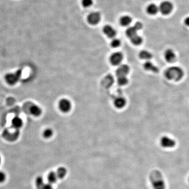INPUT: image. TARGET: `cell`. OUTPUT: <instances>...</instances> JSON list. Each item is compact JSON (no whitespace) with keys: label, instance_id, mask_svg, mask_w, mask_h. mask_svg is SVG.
Masks as SVG:
<instances>
[{"label":"cell","instance_id":"obj_23","mask_svg":"<svg viewBox=\"0 0 189 189\" xmlns=\"http://www.w3.org/2000/svg\"><path fill=\"white\" fill-rule=\"evenodd\" d=\"M58 178L56 173H54V172H50L48 176H47V179H48L49 183H51V184L55 183L57 181Z\"/></svg>","mask_w":189,"mask_h":189},{"label":"cell","instance_id":"obj_2","mask_svg":"<svg viewBox=\"0 0 189 189\" xmlns=\"http://www.w3.org/2000/svg\"><path fill=\"white\" fill-rule=\"evenodd\" d=\"M184 71L179 66H171L167 68L164 73V76L170 81L178 82L183 78Z\"/></svg>","mask_w":189,"mask_h":189},{"label":"cell","instance_id":"obj_14","mask_svg":"<svg viewBox=\"0 0 189 189\" xmlns=\"http://www.w3.org/2000/svg\"><path fill=\"white\" fill-rule=\"evenodd\" d=\"M144 69L147 71L152 72L153 73H158L159 71L158 67L154 65L149 61H146L143 64Z\"/></svg>","mask_w":189,"mask_h":189},{"label":"cell","instance_id":"obj_6","mask_svg":"<svg viewBox=\"0 0 189 189\" xmlns=\"http://www.w3.org/2000/svg\"><path fill=\"white\" fill-rule=\"evenodd\" d=\"M87 21L90 25L96 26L100 23L101 20V14L99 11H92L87 15Z\"/></svg>","mask_w":189,"mask_h":189},{"label":"cell","instance_id":"obj_30","mask_svg":"<svg viewBox=\"0 0 189 189\" xmlns=\"http://www.w3.org/2000/svg\"><path fill=\"white\" fill-rule=\"evenodd\" d=\"M184 24L187 26H189V16L187 17L184 19Z\"/></svg>","mask_w":189,"mask_h":189},{"label":"cell","instance_id":"obj_8","mask_svg":"<svg viewBox=\"0 0 189 189\" xmlns=\"http://www.w3.org/2000/svg\"><path fill=\"white\" fill-rule=\"evenodd\" d=\"M159 11L163 15H168L171 13L174 8L173 4L169 1H164L160 4L158 7Z\"/></svg>","mask_w":189,"mask_h":189},{"label":"cell","instance_id":"obj_27","mask_svg":"<svg viewBox=\"0 0 189 189\" xmlns=\"http://www.w3.org/2000/svg\"><path fill=\"white\" fill-rule=\"evenodd\" d=\"M53 135V131L49 128L46 129L43 132V136L44 138L46 139L51 138Z\"/></svg>","mask_w":189,"mask_h":189},{"label":"cell","instance_id":"obj_22","mask_svg":"<svg viewBox=\"0 0 189 189\" xmlns=\"http://www.w3.org/2000/svg\"><path fill=\"white\" fill-rule=\"evenodd\" d=\"M45 183L44 179L41 176H38L36 179V186L37 189H42Z\"/></svg>","mask_w":189,"mask_h":189},{"label":"cell","instance_id":"obj_24","mask_svg":"<svg viewBox=\"0 0 189 189\" xmlns=\"http://www.w3.org/2000/svg\"><path fill=\"white\" fill-rule=\"evenodd\" d=\"M67 174L66 169L64 167H60L57 170L56 173L57 176L59 179H62L66 176Z\"/></svg>","mask_w":189,"mask_h":189},{"label":"cell","instance_id":"obj_9","mask_svg":"<svg viewBox=\"0 0 189 189\" xmlns=\"http://www.w3.org/2000/svg\"><path fill=\"white\" fill-rule=\"evenodd\" d=\"M58 107L59 110L62 113L69 112L72 108L71 102L66 98L61 99L58 102Z\"/></svg>","mask_w":189,"mask_h":189},{"label":"cell","instance_id":"obj_3","mask_svg":"<svg viewBox=\"0 0 189 189\" xmlns=\"http://www.w3.org/2000/svg\"><path fill=\"white\" fill-rule=\"evenodd\" d=\"M23 73L22 69L18 70L15 72L7 74L5 75V80L8 84L14 85L19 82Z\"/></svg>","mask_w":189,"mask_h":189},{"label":"cell","instance_id":"obj_10","mask_svg":"<svg viewBox=\"0 0 189 189\" xmlns=\"http://www.w3.org/2000/svg\"><path fill=\"white\" fill-rule=\"evenodd\" d=\"M102 32L109 38L112 39L116 37L117 31L114 27L110 25H106L102 28Z\"/></svg>","mask_w":189,"mask_h":189},{"label":"cell","instance_id":"obj_13","mask_svg":"<svg viewBox=\"0 0 189 189\" xmlns=\"http://www.w3.org/2000/svg\"><path fill=\"white\" fill-rule=\"evenodd\" d=\"M115 107L118 109H121L125 107L127 104V100L124 97H119L115 98L114 102Z\"/></svg>","mask_w":189,"mask_h":189},{"label":"cell","instance_id":"obj_7","mask_svg":"<svg viewBox=\"0 0 189 189\" xmlns=\"http://www.w3.org/2000/svg\"><path fill=\"white\" fill-rule=\"evenodd\" d=\"M123 59V54L120 52H115L110 57L109 61L112 65L118 66L121 64Z\"/></svg>","mask_w":189,"mask_h":189},{"label":"cell","instance_id":"obj_11","mask_svg":"<svg viewBox=\"0 0 189 189\" xmlns=\"http://www.w3.org/2000/svg\"><path fill=\"white\" fill-rule=\"evenodd\" d=\"M130 71L129 66L127 64H121L118 66L116 71V74L117 77L127 76L128 74Z\"/></svg>","mask_w":189,"mask_h":189},{"label":"cell","instance_id":"obj_29","mask_svg":"<svg viewBox=\"0 0 189 189\" xmlns=\"http://www.w3.org/2000/svg\"><path fill=\"white\" fill-rule=\"evenodd\" d=\"M42 189H53V186L51 183H48L44 184Z\"/></svg>","mask_w":189,"mask_h":189},{"label":"cell","instance_id":"obj_17","mask_svg":"<svg viewBox=\"0 0 189 189\" xmlns=\"http://www.w3.org/2000/svg\"><path fill=\"white\" fill-rule=\"evenodd\" d=\"M11 124L12 127L16 129H19L22 127L23 125V121L22 119L18 116H16L11 120Z\"/></svg>","mask_w":189,"mask_h":189},{"label":"cell","instance_id":"obj_20","mask_svg":"<svg viewBox=\"0 0 189 189\" xmlns=\"http://www.w3.org/2000/svg\"><path fill=\"white\" fill-rule=\"evenodd\" d=\"M130 41L131 43L133 44V45H135V46H139L142 44L143 42V39L141 37V36L138 35L136 36V37H134L132 38L131 39Z\"/></svg>","mask_w":189,"mask_h":189},{"label":"cell","instance_id":"obj_25","mask_svg":"<svg viewBox=\"0 0 189 189\" xmlns=\"http://www.w3.org/2000/svg\"><path fill=\"white\" fill-rule=\"evenodd\" d=\"M121 44V41L120 39L114 38L112 39L110 42V46L114 48H117L120 47Z\"/></svg>","mask_w":189,"mask_h":189},{"label":"cell","instance_id":"obj_21","mask_svg":"<svg viewBox=\"0 0 189 189\" xmlns=\"http://www.w3.org/2000/svg\"><path fill=\"white\" fill-rule=\"evenodd\" d=\"M118 84L120 86H124L128 83V79L127 76L118 77L117 79Z\"/></svg>","mask_w":189,"mask_h":189},{"label":"cell","instance_id":"obj_15","mask_svg":"<svg viewBox=\"0 0 189 189\" xmlns=\"http://www.w3.org/2000/svg\"><path fill=\"white\" fill-rule=\"evenodd\" d=\"M132 22V19L130 16L124 15L122 16L119 19V23L120 26L123 27H127L130 25Z\"/></svg>","mask_w":189,"mask_h":189},{"label":"cell","instance_id":"obj_28","mask_svg":"<svg viewBox=\"0 0 189 189\" xmlns=\"http://www.w3.org/2000/svg\"><path fill=\"white\" fill-rule=\"evenodd\" d=\"M6 174L4 172L0 171V183L4 182L6 179Z\"/></svg>","mask_w":189,"mask_h":189},{"label":"cell","instance_id":"obj_16","mask_svg":"<svg viewBox=\"0 0 189 189\" xmlns=\"http://www.w3.org/2000/svg\"><path fill=\"white\" fill-rule=\"evenodd\" d=\"M29 112L32 116L38 117L41 116L42 113V110L39 105H32L29 108Z\"/></svg>","mask_w":189,"mask_h":189},{"label":"cell","instance_id":"obj_12","mask_svg":"<svg viewBox=\"0 0 189 189\" xmlns=\"http://www.w3.org/2000/svg\"><path fill=\"white\" fill-rule=\"evenodd\" d=\"M165 59L168 63H172L176 61V55L175 53L171 49H168L164 52Z\"/></svg>","mask_w":189,"mask_h":189},{"label":"cell","instance_id":"obj_18","mask_svg":"<svg viewBox=\"0 0 189 189\" xmlns=\"http://www.w3.org/2000/svg\"><path fill=\"white\" fill-rule=\"evenodd\" d=\"M159 8L156 5L154 4H150L147 7L146 11L150 15H155L158 13Z\"/></svg>","mask_w":189,"mask_h":189},{"label":"cell","instance_id":"obj_26","mask_svg":"<svg viewBox=\"0 0 189 189\" xmlns=\"http://www.w3.org/2000/svg\"><path fill=\"white\" fill-rule=\"evenodd\" d=\"M81 4L83 8H89L91 7L93 4V0H82Z\"/></svg>","mask_w":189,"mask_h":189},{"label":"cell","instance_id":"obj_1","mask_svg":"<svg viewBox=\"0 0 189 189\" xmlns=\"http://www.w3.org/2000/svg\"><path fill=\"white\" fill-rule=\"evenodd\" d=\"M152 189H166V184L161 172L154 170L149 176Z\"/></svg>","mask_w":189,"mask_h":189},{"label":"cell","instance_id":"obj_5","mask_svg":"<svg viewBox=\"0 0 189 189\" xmlns=\"http://www.w3.org/2000/svg\"><path fill=\"white\" fill-rule=\"evenodd\" d=\"M159 144L162 148L171 149L176 146V142L173 138L167 136H163L159 139Z\"/></svg>","mask_w":189,"mask_h":189},{"label":"cell","instance_id":"obj_4","mask_svg":"<svg viewBox=\"0 0 189 189\" xmlns=\"http://www.w3.org/2000/svg\"><path fill=\"white\" fill-rule=\"evenodd\" d=\"M143 28V24L140 22H136L134 26L128 27L126 30V35L130 40L138 35V32Z\"/></svg>","mask_w":189,"mask_h":189},{"label":"cell","instance_id":"obj_31","mask_svg":"<svg viewBox=\"0 0 189 189\" xmlns=\"http://www.w3.org/2000/svg\"><path fill=\"white\" fill-rule=\"evenodd\" d=\"M187 181H188V183L189 184V175L188 177Z\"/></svg>","mask_w":189,"mask_h":189},{"label":"cell","instance_id":"obj_32","mask_svg":"<svg viewBox=\"0 0 189 189\" xmlns=\"http://www.w3.org/2000/svg\"><path fill=\"white\" fill-rule=\"evenodd\" d=\"M1 161H2V160H1V156H0V164H1Z\"/></svg>","mask_w":189,"mask_h":189},{"label":"cell","instance_id":"obj_19","mask_svg":"<svg viewBox=\"0 0 189 189\" xmlns=\"http://www.w3.org/2000/svg\"><path fill=\"white\" fill-rule=\"evenodd\" d=\"M139 57L140 59L146 61H149L152 58L153 55L149 51L146 50H142L139 53Z\"/></svg>","mask_w":189,"mask_h":189}]
</instances>
